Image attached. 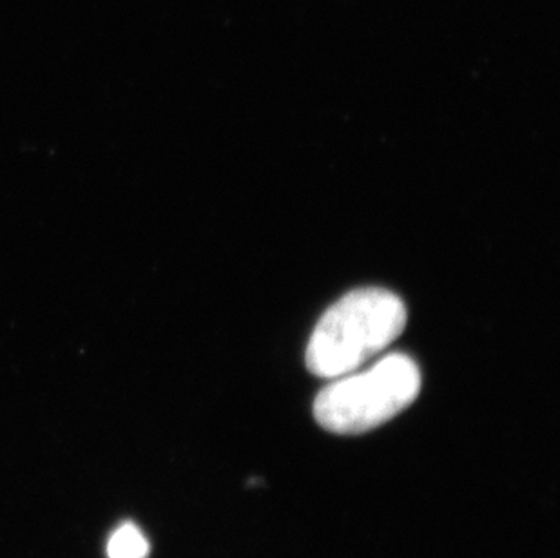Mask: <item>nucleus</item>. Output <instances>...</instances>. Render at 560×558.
Instances as JSON below:
<instances>
[{"instance_id":"7ed1b4c3","label":"nucleus","mask_w":560,"mask_h":558,"mask_svg":"<svg viewBox=\"0 0 560 558\" xmlns=\"http://www.w3.org/2000/svg\"><path fill=\"white\" fill-rule=\"evenodd\" d=\"M149 543L140 527L132 522H126L113 532L107 543L109 558H148Z\"/></svg>"},{"instance_id":"f257e3e1","label":"nucleus","mask_w":560,"mask_h":558,"mask_svg":"<svg viewBox=\"0 0 560 558\" xmlns=\"http://www.w3.org/2000/svg\"><path fill=\"white\" fill-rule=\"evenodd\" d=\"M407 317V306L390 290H352L319 317L305 352L308 372L336 380L360 370L401 336Z\"/></svg>"},{"instance_id":"f03ea898","label":"nucleus","mask_w":560,"mask_h":558,"mask_svg":"<svg viewBox=\"0 0 560 558\" xmlns=\"http://www.w3.org/2000/svg\"><path fill=\"white\" fill-rule=\"evenodd\" d=\"M421 392V370L410 356L388 353L366 370L341 375L314 400L317 425L338 435H360L407 410Z\"/></svg>"}]
</instances>
